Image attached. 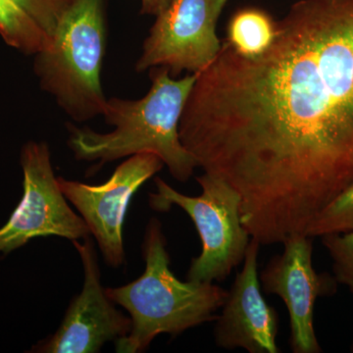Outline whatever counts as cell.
Wrapping results in <instances>:
<instances>
[{
  "instance_id": "cell-1",
  "label": "cell",
  "mask_w": 353,
  "mask_h": 353,
  "mask_svg": "<svg viewBox=\"0 0 353 353\" xmlns=\"http://www.w3.org/2000/svg\"><path fill=\"white\" fill-rule=\"evenodd\" d=\"M179 134L241 197L260 245L304 234L353 183V0H299L256 58L226 43L197 73Z\"/></svg>"
},
{
  "instance_id": "cell-2",
  "label": "cell",
  "mask_w": 353,
  "mask_h": 353,
  "mask_svg": "<svg viewBox=\"0 0 353 353\" xmlns=\"http://www.w3.org/2000/svg\"><path fill=\"white\" fill-rule=\"evenodd\" d=\"M152 87L141 99H108L102 116L112 131L71 127L68 145L77 160L103 164L152 153L176 181L187 182L194 175L199 164L183 145L179 125L197 74L175 79L162 67L152 69Z\"/></svg>"
},
{
  "instance_id": "cell-3",
  "label": "cell",
  "mask_w": 353,
  "mask_h": 353,
  "mask_svg": "<svg viewBox=\"0 0 353 353\" xmlns=\"http://www.w3.org/2000/svg\"><path fill=\"white\" fill-rule=\"evenodd\" d=\"M143 275L125 285L108 288L106 294L131 318V331L116 341V352H143L161 334L178 336L204 323L214 321L228 290L213 283L183 282L170 269L162 225L152 218L146 226Z\"/></svg>"
},
{
  "instance_id": "cell-4",
  "label": "cell",
  "mask_w": 353,
  "mask_h": 353,
  "mask_svg": "<svg viewBox=\"0 0 353 353\" xmlns=\"http://www.w3.org/2000/svg\"><path fill=\"white\" fill-rule=\"evenodd\" d=\"M106 31L102 0H77L64 14L50 43L36 54L43 90L77 122L103 115L101 85Z\"/></svg>"
},
{
  "instance_id": "cell-5",
  "label": "cell",
  "mask_w": 353,
  "mask_h": 353,
  "mask_svg": "<svg viewBox=\"0 0 353 353\" xmlns=\"http://www.w3.org/2000/svg\"><path fill=\"white\" fill-rule=\"evenodd\" d=\"M196 181L201 194L190 196L162 179H155L157 192L150 194V205L159 212L178 206L194 222L202 248L201 254L190 262L187 280L222 282L243 263L252 236L241 222V197L236 189L205 172Z\"/></svg>"
},
{
  "instance_id": "cell-6",
  "label": "cell",
  "mask_w": 353,
  "mask_h": 353,
  "mask_svg": "<svg viewBox=\"0 0 353 353\" xmlns=\"http://www.w3.org/2000/svg\"><path fill=\"white\" fill-rule=\"evenodd\" d=\"M24 194L0 229V253H9L39 236H57L71 241L90 236L60 189L51 164L48 143L29 141L21 152Z\"/></svg>"
},
{
  "instance_id": "cell-7",
  "label": "cell",
  "mask_w": 353,
  "mask_h": 353,
  "mask_svg": "<svg viewBox=\"0 0 353 353\" xmlns=\"http://www.w3.org/2000/svg\"><path fill=\"white\" fill-rule=\"evenodd\" d=\"M229 0H172L155 16L136 69L166 68L173 77L197 74L219 54L216 27Z\"/></svg>"
},
{
  "instance_id": "cell-8",
  "label": "cell",
  "mask_w": 353,
  "mask_h": 353,
  "mask_svg": "<svg viewBox=\"0 0 353 353\" xmlns=\"http://www.w3.org/2000/svg\"><path fill=\"white\" fill-rule=\"evenodd\" d=\"M152 153L128 158L101 185H88L58 176L67 201L80 213L99 245L106 264L117 268L126 261L123 225L128 206L139 188L163 168Z\"/></svg>"
},
{
  "instance_id": "cell-9",
  "label": "cell",
  "mask_w": 353,
  "mask_h": 353,
  "mask_svg": "<svg viewBox=\"0 0 353 353\" xmlns=\"http://www.w3.org/2000/svg\"><path fill=\"white\" fill-rule=\"evenodd\" d=\"M283 245L284 252L272 257L260 273L261 289L280 296L287 306L292 352H322L314 329L315 303L318 297L333 294L338 282L328 274L316 272L311 236L292 234Z\"/></svg>"
},
{
  "instance_id": "cell-10",
  "label": "cell",
  "mask_w": 353,
  "mask_h": 353,
  "mask_svg": "<svg viewBox=\"0 0 353 353\" xmlns=\"http://www.w3.org/2000/svg\"><path fill=\"white\" fill-rule=\"evenodd\" d=\"M72 243L82 260V292L70 303L57 331L34 345L32 352H99L108 341H117L131 331V318L115 308L102 287L94 241L88 236L83 243Z\"/></svg>"
},
{
  "instance_id": "cell-11",
  "label": "cell",
  "mask_w": 353,
  "mask_h": 353,
  "mask_svg": "<svg viewBox=\"0 0 353 353\" xmlns=\"http://www.w3.org/2000/svg\"><path fill=\"white\" fill-rule=\"evenodd\" d=\"M260 243L252 238L243 267L234 279L216 318V345L227 350L250 353H279V315L265 301L259 275Z\"/></svg>"
},
{
  "instance_id": "cell-12",
  "label": "cell",
  "mask_w": 353,
  "mask_h": 353,
  "mask_svg": "<svg viewBox=\"0 0 353 353\" xmlns=\"http://www.w3.org/2000/svg\"><path fill=\"white\" fill-rule=\"evenodd\" d=\"M277 34L278 21L270 14L257 7H245L230 19L226 43L241 57L256 58L271 48Z\"/></svg>"
},
{
  "instance_id": "cell-13",
  "label": "cell",
  "mask_w": 353,
  "mask_h": 353,
  "mask_svg": "<svg viewBox=\"0 0 353 353\" xmlns=\"http://www.w3.org/2000/svg\"><path fill=\"white\" fill-rule=\"evenodd\" d=\"M0 34L8 46L25 54L43 50L50 39L13 0H0Z\"/></svg>"
},
{
  "instance_id": "cell-14",
  "label": "cell",
  "mask_w": 353,
  "mask_h": 353,
  "mask_svg": "<svg viewBox=\"0 0 353 353\" xmlns=\"http://www.w3.org/2000/svg\"><path fill=\"white\" fill-rule=\"evenodd\" d=\"M348 232H353V183L311 221L305 234L315 238Z\"/></svg>"
},
{
  "instance_id": "cell-15",
  "label": "cell",
  "mask_w": 353,
  "mask_h": 353,
  "mask_svg": "<svg viewBox=\"0 0 353 353\" xmlns=\"http://www.w3.org/2000/svg\"><path fill=\"white\" fill-rule=\"evenodd\" d=\"M320 238L333 260L334 279L347 285L353 294V232L325 234Z\"/></svg>"
},
{
  "instance_id": "cell-16",
  "label": "cell",
  "mask_w": 353,
  "mask_h": 353,
  "mask_svg": "<svg viewBox=\"0 0 353 353\" xmlns=\"http://www.w3.org/2000/svg\"><path fill=\"white\" fill-rule=\"evenodd\" d=\"M50 39L64 14L77 0H13Z\"/></svg>"
},
{
  "instance_id": "cell-17",
  "label": "cell",
  "mask_w": 353,
  "mask_h": 353,
  "mask_svg": "<svg viewBox=\"0 0 353 353\" xmlns=\"http://www.w3.org/2000/svg\"><path fill=\"white\" fill-rule=\"evenodd\" d=\"M172 0H141V11L143 14L157 16L170 4Z\"/></svg>"
}]
</instances>
